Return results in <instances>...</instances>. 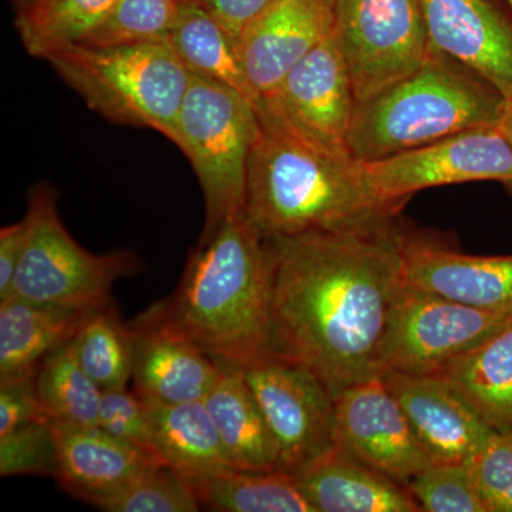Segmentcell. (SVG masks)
I'll return each instance as SVG.
<instances>
[{
	"instance_id": "cell-12",
	"label": "cell",
	"mask_w": 512,
	"mask_h": 512,
	"mask_svg": "<svg viewBox=\"0 0 512 512\" xmlns=\"http://www.w3.org/2000/svg\"><path fill=\"white\" fill-rule=\"evenodd\" d=\"M362 164L380 200L406 205L416 192L471 181H498L512 194V146L497 126L461 131L436 143Z\"/></svg>"
},
{
	"instance_id": "cell-16",
	"label": "cell",
	"mask_w": 512,
	"mask_h": 512,
	"mask_svg": "<svg viewBox=\"0 0 512 512\" xmlns=\"http://www.w3.org/2000/svg\"><path fill=\"white\" fill-rule=\"evenodd\" d=\"M335 0H278L238 37L256 107L303 57L333 32Z\"/></svg>"
},
{
	"instance_id": "cell-23",
	"label": "cell",
	"mask_w": 512,
	"mask_h": 512,
	"mask_svg": "<svg viewBox=\"0 0 512 512\" xmlns=\"http://www.w3.org/2000/svg\"><path fill=\"white\" fill-rule=\"evenodd\" d=\"M147 407L151 451L164 467L188 483L232 468L204 400Z\"/></svg>"
},
{
	"instance_id": "cell-36",
	"label": "cell",
	"mask_w": 512,
	"mask_h": 512,
	"mask_svg": "<svg viewBox=\"0 0 512 512\" xmlns=\"http://www.w3.org/2000/svg\"><path fill=\"white\" fill-rule=\"evenodd\" d=\"M40 420L50 419L37 396L35 377L0 383V436Z\"/></svg>"
},
{
	"instance_id": "cell-14",
	"label": "cell",
	"mask_w": 512,
	"mask_h": 512,
	"mask_svg": "<svg viewBox=\"0 0 512 512\" xmlns=\"http://www.w3.org/2000/svg\"><path fill=\"white\" fill-rule=\"evenodd\" d=\"M134 336V392L165 404L204 400L220 379L222 363L204 352L170 318L163 302L130 322Z\"/></svg>"
},
{
	"instance_id": "cell-25",
	"label": "cell",
	"mask_w": 512,
	"mask_h": 512,
	"mask_svg": "<svg viewBox=\"0 0 512 512\" xmlns=\"http://www.w3.org/2000/svg\"><path fill=\"white\" fill-rule=\"evenodd\" d=\"M168 42L192 74L231 87L247 97L256 109V99L245 76L237 37L200 3H184L168 35Z\"/></svg>"
},
{
	"instance_id": "cell-6",
	"label": "cell",
	"mask_w": 512,
	"mask_h": 512,
	"mask_svg": "<svg viewBox=\"0 0 512 512\" xmlns=\"http://www.w3.org/2000/svg\"><path fill=\"white\" fill-rule=\"evenodd\" d=\"M254 104L231 87L191 74L175 146L191 161L205 200L200 242L247 217L248 163L259 133Z\"/></svg>"
},
{
	"instance_id": "cell-13",
	"label": "cell",
	"mask_w": 512,
	"mask_h": 512,
	"mask_svg": "<svg viewBox=\"0 0 512 512\" xmlns=\"http://www.w3.org/2000/svg\"><path fill=\"white\" fill-rule=\"evenodd\" d=\"M336 448L406 485L433 461L382 376L335 397Z\"/></svg>"
},
{
	"instance_id": "cell-20",
	"label": "cell",
	"mask_w": 512,
	"mask_h": 512,
	"mask_svg": "<svg viewBox=\"0 0 512 512\" xmlns=\"http://www.w3.org/2000/svg\"><path fill=\"white\" fill-rule=\"evenodd\" d=\"M292 476L315 512H421L406 485L338 448Z\"/></svg>"
},
{
	"instance_id": "cell-40",
	"label": "cell",
	"mask_w": 512,
	"mask_h": 512,
	"mask_svg": "<svg viewBox=\"0 0 512 512\" xmlns=\"http://www.w3.org/2000/svg\"><path fill=\"white\" fill-rule=\"evenodd\" d=\"M498 128L512 146V100H505L503 114L498 121Z\"/></svg>"
},
{
	"instance_id": "cell-8",
	"label": "cell",
	"mask_w": 512,
	"mask_h": 512,
	"mask_svg": "<svg viewBox=\"0 0 512 512\" xmlns=\"http://www.w3.org/2000/svg\"><path fill=\"white\" fill-rule=\"evenodd\" d=\"M332 35L356 103L409 76L433 50L423 0H335Z\"/></svg>"
},
{
	"instance_id": "cell-3",
	"label": "cell",
	"mask_w": 512,
	"mask_h": 512,
	"mask_svg": "<svg viewBox=\"0 0 512 512\" xmlns=\"http://www.w3.org/2000/svg\"><path fill=\"white\" fill-rule=\"evenodd\" d=\"M403 207L380 200L353 158L332 156L261 123L249 156L247 218L264 237L377 227L394 221Z\"/></svg>"
},
{
	"instance_id": "cell-21",
	"label": "cell",
	"mask_w": 512,
	"mask_h": 512,
	"mask_svg": "<svg viewBox=\"0 0 512 512\" xmlns=\"http://www.w3.org/2000/svg\"><path fill=\"white\" fill-rule=\"evenodd\" d=\"M231 467L282 471L281 451L239 366L222 363L220 379L204 399Z\"/></svg>"
},
{
	"instance_id": "cell-30",
	"label": "cell",
	"mask_w": 512,
	"mask_h": 512,
	"mask_svg": "<svg viewBox=\"0 0 512 512\" xmlns=\"http://www.w3.org/2000/svg\"><path fill=\"white\" fill-rule=\"evenodd\" d=\"M180 6L177 0H116L79 45L110 47L167 40Z\"/></svg>"
},
{
	"instance_id": "cell-41",
	"label": "cell",
	"mask_w": 512,
	"mask_h": 512,
	"mask_svg": "<svg viewBox=\"0 0 512 512\" xmlns=\"http://www.w3.org/2000/svg\"><path fill=\"white\" fill-rule=\"evenodd\" d=\"M180 5H184V3H200V5H204L207 0H177Z\"/></svg>"
},
{
	"instance_id": "cell-1",
	"label": "cell",
	"mask_w": 512,
	"mask_h": 512,
	"mask_svg": "<svg viewBox=\"0 0 512 512\" xmlns=\"http://www.w3.org/2000/svg\"><path fill=\"white\" fill-rule=\"evenodd\" d=\"M269 241L272 352L309 367L335 397L382 376L384 339L404 284L394 221Z\"/></svg>"
},
{
	"instance_id": "cell-33",
	"label": "cell",
	"mask_w": 512,
	"mask_h": 512,
	"mask_svg": "<svg viewBox=\"0 0 512 512\" xmlns=\"http://www.w3.org/2000/svg\"><path fill=\"white\" fill-rule=\"evenodd\" d=\"M59 454L52 421L23 424L0 436V476H53Z\"/></svg>"
},
{
	"instance_id": "cell-7",
	"label": "cell",
	"mask_w": 512,
	"mask_h": 512,
	"mask_svg": "<svg viewBox=\"0 0 512 512\" xmlns=\"http://www.w3.org/2000/svg\"><path fill=\"white\" fill-rule=\"evenodd\" d=\"M28 238L9 296L26 301L94 311L113 305L111 289L143 269L130 251L93 254L69 234L57 211L52 187L29 194Z\"/></svg>"
},
{
	"instance_id": "cell-38",
	"label": "cell",
	"mask_w": 512,
	"mask_h": 512,
	"mask_svg": "<svg viewBox=\"0 0 512 512\" xmlns=\"http://www.w3.org/2000/svg\"><path fill=\"white\" fill-rule=\"evenodd\" d=\"M275 2L278 0H207L204 6L238 39L249 23Z\"/></svg>"
},
{
	"instance_id": "cell-11",
	"label": "cell",
	"mask_w": 512,
	"mask_h": 512,
	"mask_svg": "<svg viewBox=\"0 0 512 512\" xmlns=\"http://www.w3.org/2000/svg\"><path fill=\"white\" fill-rule=\"evenodd\" d=\"M241 369L274 433L284 473L336 450L335 396L309 367L271 350Z\"/></svg>"
},
{
	"instance_id": "cell-27",
	"label": "cell",
	"mask_w": 512,
	"mask_h": 512,
	"mask_svg": "<svg viewBox=\"0 0 512 512\" xmlns=\"http://www.w3.org/2000/svg\"><path fill=\"white\" fill-rule=\"evenodd\" d=\"M74 352L101 390L123 389L133 379L134 336L116 303L87 313L73 338Z\"/></svg>"
},
{
	"instance_id": "cell-24",
	"label": "cell",
	"mask_w": 512,
	"mask_h": 512,
	"mask_svg": "<svg viewBox=\"0 0 512 512\" xmlns=\"http://www.w3.org/2000/svg\"><path fill=\"white\" fill-rule=\"evenodd\" d=\"M441 379L495 431H512V316L503 328L441 370Z\"/></svg>"
},
{
	"instance_id": "cell-18",
	"label": "cell",
	"mask_w": 512,
	"mask_h": 512,
	"mask_svg": "<svg viewBox=\"0 0 512 512\" xmlns=\"http://www.w3.org/2000/svg\"><path fill=\"white\" fill-rule=\"evenodd\" d=\"M433 463H470L495 430L440 376L383 373Z\"/></svg>"
},
{
	"instance_id": "cell-39",
	"label": "cell",
	"mask_w": 512,
	"mask_h": 512,
	"mask_svg": "<svg viewBox=\"0 0 512 512\" xmlns=\"http://www.w3.org/2000/svg\"><path fill=\"white\" fill-rule=\"evenodd\" d=\"M12 8L15 9L16 16L28 15V13L35 12L45 8L47 5H52L56 0H8Z\"/></svg>"
},
{
	"instance_id": "cell-9",
	"label": "cell",
	"mask_w": 512,
	"mask_h": 512,
	"mask_svg": "<svg viewBox=\"0 0 512 512\" xmlns=\"http://www.w3.org/2000/svg\"><path fill=\"white\" fill-rule=\"evenodd\" d=\"M355 110V93L333 35L303 57L256 107L266 126L343 158H352L349 134Z\"/></svg>"
},
{
	"instance_id": "cell-37",
	"label": "cell",
	"mask_w": 512,
	"mask_h": 512,
	"mask_svg": "<svg viewBox=\"0 0 512 512\" xmlns=\"http://www.w3.org/2000/svg\"><path fill=\"white\" fill-rule=\"evenodd\" d=\"M28 238V221L15 222L0 229V301L8 298L13 279Z\"/></svg>"
},
{
	"instance_id": "cell-17",
	"label": "cell",
	"mask_w": 512,
	"mask_h": 512,
	"mask_svg": "<svg viewBox=\"0 0 512 512\" xmlns=\"http://www.w3.org/2000/svg\"><path fill=\"white\" fill-rule=\"evenodd\" d=\"M404 281L473 306L512 315V255H468L402 231Z\"/></svg>"
},
{
	"instance_id": "cell-35",
	"label": "cell",
	"mask_w": 512,
	"mask_h": 512,
	"mask_svg": "<svg viewBox=\"0 0 512 512\" xmlns=\"http://www.w3.org/2000/svg\"><path fill=\"white\" fill-rule=\"evenodd\" d=\"M97 426L110 436L153 454L147 402L136 392H128L127 387L103 390Z\"/></svg>"
},
{
	"instance_id": "cell-34",
	"label": "cell",
	"mask_w": 512,
	"mask_h": 512,
	"mask_svg": "<svg viewBox=\"0 0 512 512\" xmlns=\"http://www.w3.org/2000/svg\"><path fill=\"white\" fill-rule=\"evenodd\" d=\"M468 466L487 512H512V431H495Z\"/></svg>"
},
{
	"instance_id": "cell-32",
	"label": "cell",
	"mask_w": 512,
	"mask_h": 512,
	"mask_svg": "<svg viewBox=\"0 0 512 512\" xmlns=\"http://www.w3.org/2000/svg\"><path fill=\"white\" fill-rule=\"evenodd\" d=\"M421 511L487 512L468 463H431L407 484Z\"/></svg>"
},
{
	"instance_id": "cell-22",
	"label": "cell",
	"mask_w": 512,
	"mask_h": 512,
	"mask_svg": "<svg viewBox=\"0 0 512 512\" xmlns=\"http://www.w3.org/2000/svg\"><path fill=\"white\" fill-rule=\"evenodd\" d=\"M8 296L0 301V383L35 377L53 350L76 336L87 313Z\"/></svg>"
},
{
	"instance_id": "cell-10",
	"label": "cell",
	"mask_w": 512,
	"mask_h": 512,
	"mask_svg": "<svg viewBox=\"0 0 512 512\" xmlns=\"http://www.w3.org/2000/svg\"><path fill=\"white\" fill-rule=\"evenodd\" d=\"M511 316L481 311L404 281L384 339L383 373L440 375L457 357L503 328Z\"/></svg>"
},
{
	"instance_id": "cell-26",
	"label": "cell",
	"mask_w": 512,
	"mask_h": 512,
	"mask_svg": "<svg viewBox=\"0 0 512 512\" xmlns=\"http://www.w3.org/2000/svg\"><path fill=\"white\" fill-rule=\"evenodd\" d=\"M201 505L222 512H315L292 474L228 468L190 483Z\"/></svg>"
},
{
	"instance_id": "cell-42",
	"label": "cell",
	"mask_w": 512,
	"mask_h": 512,
	"mask_svg": "<svg viewBox=\"0 0 512 512\" xmlns=\"http://www.w3.org/2000/svg\"><path fill=\"white\" fill-rule=\"evenodd\" d=\"M505 2H507L508 6H510V8L512 9V0H505Z\"/></svg>"
},
{
	"instance_id": "cell-31",
	"label": "cell",
	"mask_w": 512,
	"mask_h": 512,
	"mask_svg": "<svg viewBox=\"0 0 512 512\" xmlns=\"http://www.w3.org/2000/svg\"><path fill=\"white\" fill-rule=\"evenodd\" d=\"M93 507L107 512H195L201 503L185 478L160 466L101 498Z\"/></svg>"
},
{
	"instance_id": "cell-19",
	"label": "cell",
	"mask_w": 512,
	"mask_h": 512,
	"mask_svg": "<svg viewBox=\"0 0 512 512\" xmlns=\"http://www.w3.org/2000/svg\"><path fill=\"white\" fill-rule=\"evenodd\" d=\"M52 427L59 454L57 483L84 503L93 505L163 466L150 451L116 439L99 426L52 421Z\"/></svg>"
},
{
	"instance_id": "cell-5",
	"label": "cell",
	"mask_w": 512,
	"mask_h": 512,
	"mask_svg": "<svg viewBox=\"0 0 512 512\" xmlns=\"http://www.w3.org/2000/svg\"><path fill=\"white\" fill-rule=\"evenodd\" d=\"M46 60L107 120L151 128L177 141L192 73L168 39L126 46L72 45Z\"/></svg>"
},
{
	"instance_id": "cell-15",
	"label": "cell",
	"mask_w": 512,
	"mask_h": 512,
	"mask_svg": "<svg viewBox=\"0 0 512 512\" xmlns=\"http://www.w3.org/2000/svg\"><path fill=\"white\" fill-rule=\"evenodd\" d=\"M431 46L512 100V9L500 0H423Z\"/></svg>"
},
{
	"instance_id": "cell-4",
	"label": "cell",
	"mask_w": 512,
	"mask_h": 512,
	"mask_svg": "<svg viewBox=\"0 0 512 512\" xmlns=\"http://www.w3.org/2000/svg\"><path fill=\"white\" fill-rule=\"evenodd\" d=\"M504 104L493 84L433 47L419 69L356 103L350 156L369 163L470 128L497 126Z\"/></svg>"
},
{
	"instance_id": "cell-28",
	"label": "cell",
	"mask_w": 512,
	"mask_h": 512,
	"mask_svg": "<svg viewBox=\"0 0 512 512\" xmlns=\"http://www.w3.org/2000/svg\"><path fill=\"white\" fill-rule=\"evenodd\" d=\"M35 386L50 421L97 426L103 390L84 372L73 339L53 350L37 369Z\"/></svg>"
},
{
	"instance_id": "cell-29",
	"label": "cell",
	"mask_w": 512,
	"mask_h": 512,
	"mask_svg": "<svg viewBox=\"0 0 512 512\" xmlns=\"http://www.w3.org/2000/svg\"><path fill=\"white\" fill-rule=\"evenodd\" d=\"M116 0H56L28 15L16 16L20 40L29 55L47 59L79 45L103 20Z\"/></svg>"
},
{
	"instance_id": "cell-2",
	"label": "cell",
	"mask_w": 512,
	"mask_h": 512,
	"mask_svg": "<svg viewBox=\"0 0 512 512\" xmlns=\"http://www.w3.org/2000/svg\"><path fill=\"white\" fill-rule=\"evenodd\" d=\"M272 285L271 241L245 217L192 249L180 284L163 303L204 352L244 367L272 350Z\"/></svg>"
}]
</instances>
